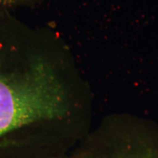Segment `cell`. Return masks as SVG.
I'll return each instance as SVG.
<instances>
[{
  "label": "cell",
  "mask_w": 158,
  "mask_h": 158,
  "mask_svg": "<svg viewBox=\"0 0 158 158\" xmlns=\"http://www.w3.org/2000/svg\"><path fill=\"white\" fill-rule=\"evenodd\" d=\"M76 106L71 85L42 59L21 68L0 66V137L25 125L70 117Z\"/></svg>",
  "instance_id": "6da1fadb"
},
{
  "label": "cell",
  "mask_w": 158,
  "mask_h": 158,
  "mask_svg": "<svg viewBox=\"0 0 158 158\" xmlns=\"http://www.w3.org/2000/svg\"><path fill=\"white\" fill-rule=\"evenodd\" d=\"M98 158H158V124L130 114H113L98 133Z\"/></svg>",
  "instance_id": "7a4b0ae2"
},
{
  "label": "cell",
  "mask_w": 158,
  "mask_h": 158,
  "mask_svg": "<svg viewBox=\"0 0 158 158\" xmlns=\"http://www.w3.org/2000/svg\"><path fill=\"white\" fill-rule=\"evenodd\" d=\"M20 0H0V4H3V5H11L16 2Z\"/></svg>",
  "instance_id": "3957f363"
}]
</instances>
